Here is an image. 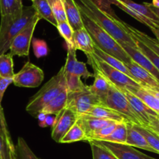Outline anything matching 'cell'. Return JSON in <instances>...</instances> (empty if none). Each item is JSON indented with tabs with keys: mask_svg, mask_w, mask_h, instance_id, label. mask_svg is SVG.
Masks as SVG:
<instances>
[{
	"mask_svg": "<svg viewBox=\"0 0 159 159\" xmlns=\"http://www.w3.org/2000/svg\"><path fill=\"white\" fill-rule=\"evenodd\" d=\"M11 83H12V78H0V104L2 103L5 92Z\"/></svg>",
	"mask_w": 159,
	"mask_h": 159,
	"instance_id": "obj_43",
	"label": "cell"
},
{
	"mask_svg": "<svg viewBox=\"0 0 159 159\" xmlns=\"http://www.w3.org/2000/svg\"><path fill=\"white\" fill-rule=\"evenodd\" d=\"M126 67L130 74L133 75L135 80L141 85V86H148L151 88H159V82L152 75V74L141 68V66L134 62L133 61L126 64Z\"/></svg>",
	"mask_w": 159,
	"mask_h": 159,
	"instance_id": "obj_15",
	"label": "cell"
},
{
	"mask_svg": "<svg viewBox=\"0 0 159 159\" xmlns=\"http://www.w3.org/2000/svg\"><path fill=\"white\" fill-rule=\"evenodd\" d=\"M151 30L152 31L154 35L156 37V40H158V42L159 43V27H152L151 28Z\"/></svg>",
	"mask_w": 159,
	"mask_h": 159,
	"instance_id": "obj_48",
	"label": "cell"
},
{
	"mask_svg": "<svg viewBox=\"0 0 159 159\" xmlns=\"http://www.w3.org/2000/svg\"><path fill=\"white\" fill-rule=\"evenodd\" d=\"M82 116H91V117L99 118V119L110 120L116 121V122L129 123L128 120L124 116L103 105L94 106L85 114L82 115Z\"/></svg>",
	"mask_w": 159,
	"mask_h": 159,
	"instance_id": "obj_19",
	"label": "cell"
},
{
	"mask_svg": "<svg viewBox=\"0 0 159 159\" xmlns=\"http://www.w3.org/2000/svg\"><path fill=\"white\" fill-rule=\"evenodd\" d=\"M119 122H113L112 124H109V125L106 126V127H102V128L99 129V130H96L93 134H92L89 137L86 139V141H90V140H96V141H100V140L103 139L106 137L109 136L113 130L116 127V124Z\"/></svg>",
	"mask_w": 159,
	"mask_h": 159,
	"instance_id": "obj_39",
	"label": "cell"
},
{
	"mask_svg": "<svg viewBox=\"0 0 159 159\" xmlns=\"http://www.w3.org/2000/svg\"><path fill=\"white\" fill-rule=\"evenodd\" d=\"M91 146L92 153H93V159H117L116 156L111 152L107 149L106 148L93 142V141H88Z\"/></svg>",
	"mask_w": 159,
	"mask_h": 159,
	"instance_id": "obj_34",
	"label": "cell"
},
{
	"mask_svg": "<svg viewBox=\"0 0 159 159\" xmlns=\"http://www.w3.org/2000/svg\"><path fill=\"white\" fill-rule=\"evenodd\" d=\"M131 36V35H130ZM132 37V36H131ZM134 39L135 42H136V44H137V48H138L139 51H141L149 60L152 61V63L153 64L154 66L158 69V71H159V56L156 53L154 52L152 50H151L148 47L146 46L144 43L141 41V40H138L137 38L135 37H132Z\"/></svg>",
	"mask_w": 159,
	"mask_h": 159,
	"instance_id": "obj_35",
	"label": "cell"
},
{
	"mask_svg": "<svg viewBox=\"0 0 159 159\" xmlns=\"http://www.w3.org/2000/svg\"><path fill=\"white\" fill-rule=\"evenodd\" d=\"M93 54L95 56V57H98L99 59L102 60V61H104L105 63H107V65H109L110 66H111L112 68H115V69H116V70H118V71H121V72L124 73V74H126L127 75L130 76V78H132L134 80H135L134 78L133 77V75L130 74V72L129 71V70L127 69V68L126 67V65H124L122 61H120L119 59L116 58L115 57H113V56H111V55H110V54H107V53L103 52V51H102L101 50H99V48H98L97 47L95 46V45H94V51H93Z\"/></svg>",
	"mask_w": 159,
	"mask_h": 159,
	"instance_id": "obj_24",
	"label": "cell"
},
{
	"mask_svg": "<svg viewBox=\"0 0 159 159\" xmlns=\"http://www.w3.org/2000/svg\"><path fill=\"white\" fill-rule=\"evenodd\" d=\"M154 7L159 9V0H152V2L151 3Z\"/></svg>",
	"mask_w": 159,
	"mask_h": 159,
	"instance_id": "obj_49",
	"label": "cell"
},
{
	"mask_svg": "<svg viewBox=\"0 0 159 159\" xmlns=\"http://www.w3.org/2000/svg\"><path fill=\"white\" fill-rule=\"evenodd\" d=\"M78 120V115L68 108H65L56 116L55 123L52 127L51 138L55 142L60 143L67 132Z\"/></svg>",
	"mask_w": 159,
	"mask_h": 159,
	"instance_id": "obj_12",
	"label": "cell"
},
{
	"mask_svg": "<svg viewBox=\"0 0 159 159\" xmlns=\"http://www.w3.org/2000/svg\"><path fill=\"white\" fill-rule=\"evenodd\" d=\"M56 116L54 115H47L46 118H45L44 123H43V127H53L55 123Z\"/></svg>",
	"mask_w": 159,
	"mask_h": 159,
	"instance_id": "obj_45",
	"label": "cell"
},
{
	"mask_svg": "<svg viewBox=\"0 0 159 159\" xmlns=\"http://www.w3.org/2000/svg\"><path fill=\"white\" fill-rule=\"evenodd\" d=\"M72 74L80 78L83 77L85 79H89V78L94 77V75L92 74L88 70L86 64L84 63V62L79 61L76 62V65L75 66L74 70H73Z\"/></svg>",
	"mask_w": 159,
	"mask_h": 159,
	"instance_id": "obj_42",
	"label": "cell"
},
{
	"mask_svg": "<svg viewBox=\"0 0 159 159\" xmlns=\"http://www.w3.org/2000/svg\"><path fill=\"white\" fill-rule=\"evenodd\" d=\"M78 122L82 127L86 134V139L94 132L109 124L116 121L110 120L99 119V118L91 117L88 116H78ZM86 141V140H85Z\"/></svg>",
	"mask_w": 159,
	"mask_h": 159,
	"instance_id": "obj_21",
	"label": "cell"
},
{
	"mask_svg": "<svg viewBox=\"0 0 159 159\" xmlns=\"http://www.w3.org/2000/svg\"><path fill=\"white\" fill-rule=\"evenodd\" d=\"M0 159H16L15 145L0 135Z\"/></svg>",
	"mask_w": 159,
	"mask_h": 159,
	"instance_id": "obj_36",
	"label": "cell"
},
{
	"mask_svg": "<svg viewBox=\"0 0 159 159\" xmlns=\"http://www.w3.org/2000/svg\"><path fill=\"white\" fill-rule=\"evenodd\" d=\"M0 135L2 136L8 142L11 143V144H13L12 137H11L10 133L9 131V129H8L6 118H5L4 112H3V109L2 107L1 104H0Z\"/></svg>",
	"mask_w": 159,
	"mask_h": 159,
	"instance_id": "obj_41",
	"label": "cell"
},
{
	"mask_svg": "<svg viewBox=\"0 0 159 159\" xmlns=\"http://www.w3.org/2000/svg\"><path fill=\"white\" fill-rule=\"evenodd\" d=\"M77 50L72 47H68V52H67V58L65 65L63 66L64 72L65 75L72 74L73 70L78 61L77 56H76Z\"/></svg>",
	"mask_w": 159,
	"mask_h": 159,
	"instance_id": "obj_38",
	"label": "cell"
},
{
	"mask_svg": "<svg viewBox=\"0 0 159 159\" xmlns=\"http://www.w3.org/2000/svg\"><path fill=\"white\" fill-rule=\"evenodd\" d=\"M44 79L43 71L37 65L27 61L19 72L14 75L12 83L17 87L37 88Z\"/></svg>",
	"mask_w": 159,
	"mask_h": 159,
	"instance_id": "obj_9",
	"label": "cell"
},
{
	"mask_svg": "<svg viewBox=\"0 0 159 159\" xmlns=\"http://www.w3.org/2000/svg\"><path fill=\"white\" fill-rule=\"evenodd\" d=\"M73 44L76 50L83 51L87 54H93L94 51V43L88 31L85 27L76 30L73 34Z\"/></svg>",
	"mask_w": 159,
	"mask_h": 159,
	"instance_id": "obj_18",
	"label": "cell"
},
{
	"mask_svg": "<svg viewBox=\"0 0 159 159\" xmlns=\"http://www.w3.org/2000/svg\"><path fill=\"white\" fill-rule=\"evenodd\" d=\"M65 80H66V89L68 93L71 92L81 91L87 89L88 85L83 83L81 78L73 74L65 75Z\"/></svg>",
	"mask_w": 159,
	"mask_h": 159,
	"instance_id": "obj_33",
	"label": "cell"
},
{
	"mask_svg": "<svg viewBox=\"0 0 159 159\" xmlns=\"http://www.w3.org/2000/svg\"><path fill=\"white\" fill-rule=\"evenodd\" d=\"M79 10L107 31L120 44L137 48L134 39L118 24L117 16L105 0H75Z\"/></svg>",
	"mask_w": 159,
	"mask_h": 159,
	"instance_id": "obj_1",
	"label": "cell"
},
{
	"mask_svg": "<svg viewBox=\"0 0 159 159\" xmlns=\"http://www.w3.org/2000/svg\"><path fill=\"white\" fill-rule=\"evenodd\" d=\"M111 152L117 159H156L137 150L127 144L112 143L108 141L90 140Z\"/></svg>",
	"mask_w": 159,
	"mask_h": 159,
	"instance_id": "obj_11",
	"label": "cell"
},
{
	"mask_svg": "<svg viewBox=\"0 0 159 159\" xmlns=\"http://www.w3.org/2000/svg\"><path fill=\"white\" fill-rule=\"evenodd\" d=\"M120 89L124 93L128 102H130L133 110L142 121L144 127H147L152 120L155 119V118H159V115L157 114L152 109L149 108L138 96L129 92L126 89Z\"/></svg>",
	"mask_w": 159,
	"mask_h": 159,
	"instance_id": "obj_13",
	"label": "cell"
},
{
	"mask_svg": "<svg viewBox=\"0 0 159 159\" xmlns=\"http://www.w3.org/2000/svg\"><path fill=\"white\" fill-rule=\"evenodd\" d=\"M15 152L16 159H39L21 137L18 138L17 144L15 146Z\"/></svg>",
	"mask_w": 159,
	"mask_h": 159,
	"instance_id": "obj_31",
	"label": "cell"
},
{
	"mask_svg": "<svg viewBox=\"0 0 159 159\" xmlns=\"http://www.w3.org/2000/svg\"><path fill=\"white\" fill-rule=\"evenodd\" d=\"M147 127L159 134V118H155V119L152 120Z\"/></svg>",
	"mask_w": 159,
	"mask_h": 159,
	"instance_id": "obj_44",
	"label": "cell"
},
{
	"mask_svg": "<svg viewBox=\"0 0 159 159\" xmlns=\"http://www.w3.org/2000/svg\"><path fill=\"white\" fill-rule=\"evenodd\" d=\"M102 105V102L95 95L90 93L89 85L87 89L81 91L68 92L66 108L74 112L78 116L85 114L94 106Z\"/></svg>",
	"mask_w": 159,
	"mask_h": 159,
	"instance_id": "obj_8",
	"label": "cell"
},
{
	"mask_svg": "<svg viewBox=\"0 0 159 159\" xmlns=\"http://www.w3.org/2000/svg\"><path fill=\"white\" fill-rule=\"evenodd\" d=\"M68 100V91L64 90L51 102H48L40 113H43L46 115H54L57 116L64 109L66 108Z\"/></svg>",
	"mask_w": 159,
	"mask_h": 159,
	"instance_id": "obj_23",
	"label": "cell"
},
{
	"mask_svg": "<svg viewBox=\"0 0 159 159\" xmlns=\"http://www.w3.org/2000/svg\"><path fill=\"white\" fill-rule=\"evenodd\" d=\"M46 116H47V115L44 114V113H37V120H38L39 125H40L41 127H43V123H44V120H45V118H46Z\"/></svg>",
	"mask_w": 159,
	"mask_h": 159,
	"instance_id": "obj_46",
	"label": "cell"
},
{
	"mask_svg": "<svg viewBox=\"0 0 159 159\" xmlns=\"http://www.w3.org/2000/svg\"><path fill=\"white\" fill-rule=\"evenodd\" d=\"M37 14L33 6H24L21 12L1 16L0 22V55L9 50L12 40L19 33L34 20Z\"/></svg>",
	"mask_w": 159,
	"mask_h": 159,
	"instance_id": "obj_2",
	"label": "cell"
},
{
	"mask_svg": "<svg viewBox=\"0 0 159 159\" xmlns=\"http://www.w3.org/2000/svg\"><path fill=\"white\" fill-rule=\"evenodd\" d=\"M48 2L57 23L66 21L67 18L62 0H48Z\"/></svg>",
	"mask_w": 159,
	"mask_h": 159,
	"instance_id": "obj_37",
	"label": "cell"
},
{
	"mask_svg": "<svg viewBox=\"0 0 159 159\" xmlns=\"http://www.w3.org/2000/svg\"><path fill=\"white\" fill-rule=\"evenodd\" d=\"M86 56L88 58V63L92 67H94L99 70L110 81V83L117 88L127 89L130 87H134V88L141 87L138 82L134 80L130 76L112 68L102 60L95 57L93 54H87Z\"/></svg>",
	"mask_w": 159,
	"mask_h": 159,
	"instance_id": "obj_7",
	"label": "cell"
},
{
	"mask_svg": "<svg viewBox=\"0 0 159 159\" xmlns=\"http://www.w3.org/2000/svg\"><path fill=\"white\" fill-rule=\"evenodd\" d=\"M120 45L134 62L148 71L159 82V71L158 69L141 51H139L137 48H132L125 43H121Z\"/></svg>",
	"mask_w": 159,
	"mask_h": 159,
	"instance_id": "obj_14",
	"label": "cell"
},
{
	"mask_svg": "<svg viewBox=\"0 0 159 159\" xmlns=\"http://www.w3.org/2000/svg\"><path fill=\"white\" fill-rule=\"evenodd\" d=\"M65 89H67L66 80L64 68L62 67L56 75L51 78L34 96L30 99L26 110L30 114L36 116L48 102H51Z\"/></svg>",
	"mask_w": 159,
	"mask_h": 159,
	"instance_id": "obj_4",
	"label": "cell"
},
{
	"mask_svg": "<svg viewBox=\"0 0 159 159\" xmlns=\"http://www.w3.org/2000/svg\"><path fill=\"white\" fill-rule=\"evenodd\" d=\"M23 8L22 0H0L1 16L16 14L21 12Z\"/></svg>",
	"mask_w": 159,
	"mask_h": 159,
	"instance_id": "obj_28",
	"label": "cell"
},
{
	"mask_svg": "<svg viewBox=\"0 0 159 159\" xmlns=\"http://www.w3.org/2000/svg\"><path fill=\"white\" fill-rule=\"evenodd\" d=\"M56 28L58 30L59 34L64 38L67 43V47H72L74 48V44H73V34H74V30H73L72 27L71 25L68 23L67 21H62L57 23Z\"/></svg>",
	"mask_w": 159,
	"mask_h": 159,
	"instance_id": "obj_32",
	"label": "cell"
},
{
	"mask_svg": "<svg viewBox=\"0 0 159 159\" xmlns=\"http://www.w3.org/2000/svg\"><path fill=\"white\" fill-rule=\"evenodd\" d=\"M86 134L78 120L61 140V144H69L80 141H85Z\"/></svg>",
	"mask_w": 159,
	"mask_h": 159,
	"instance_id": "obj_27",
	"label": "cell"
},
{
	"mask_svg": "<svg viewBox=\"0 0 159 159\" xmlns=\"http://www.w3.org/2000/svg\"><path fill=\"white\" fill-rule=\"evenodd\" d=\"M31 1H32L33 8L39 18L40 20L43 19L56 27L57 22L53 14L48 0H31Z\"/></svg>",
	"mask_w": 159,
	"mask_h": 159,
	"instance_id": "obj_25",
	"label": "cell"
},
{
	"mask_svg": "<svg viewBox=\"0 0 159 159\" xmlns=\"http://www.w3.org/2000/svg\"><path fill=\"white\" fill-rule=\"evenodd\" d=\"M103 106L119 113L120 114L124 116L130 124L144 127L142 121L133 110L124 93L119 88L113 85V84L109 89Z\"/></svg>",
	"mask_w": 159,
	"mask_h": 159,
	"instance_id": "obj_5",
	"label": "cell"
},
{
	"mask_svg": "<svg viewBox=\"0 0 159 159\" xmlns=\"http://www.w3.org/2000/svg\"><path fill=\"white\" fill-rule=\"evenodd\" d=\"M13 59L10 54L0 55V78H13Z\"/></svg>",
	"mask_w": 159,
	"mask_h": 159,
	"instance_id": "obj_30",
	"label": "cell"
},
{
	"mask_svg": "<svg viewBox=\"0 0 159 159\" xmlns=\"http://www.w3.org/2000/svg\"><path fill=\"white\" fill-rule=\"evenodd\" d=\"M126 144L132 146L134 148L144 149L148 152L155 153V151L152 148L148 143L147 142L145 138L140 132H138L134 127V124L128 123L127 124V133Z\"/></svg>",
	"mask_w": 159,
	"mask_h": 159,
	"instance_id": "obj_22",
	"label": "cell"
},
{
	"mask_svg": "<svg viewBox=\"0 0 159 159\" xmlns=\"http://www.w3.org/2000/svg\"><path fill=\"white\" fill-rule=\"evenodd\" d=\"M109 4L115 5L149 28L159 27V19L145 4H139L133 0H105Z\"/></svg>",
	"mask_w": 159,
	"mask_h": 159,
	"instance_id": "obj_6",
	"label": "cell"
},
{
	"mask_svg": "<svg viewBox=\"0 0 159 159\" xmlns=\"http://www.w3.org/2000/svg\"><path fill=\"white\" fill-rule=\"evenodd\" d=\"M81 14L84 27L89 34L95 46L103 52L119 59L124 65L132 61L121 45L113 37L83 12H81Z\"/></svg>",
	"mask_w": 159,
	"mask_h": 159,
	"instance_id": "obj_3",
	"label": "cell"
},
{
	"mask_svg": "<svg viewBox=\"0 0 159 159\" xmlns=\"http://www.w3.org/2000/svg\"><path fill=\"white\" fill-rule=\"evenodd\" d=\"M116 21H117L118 24H119L121 27L124 28V29L125 30L128 34H130L132 37H135V38H137L138 40H141L142 43H144L146 46L148 47L151 50H152L154 52L156 53V54L159 56V43L156 39L152 38V37H149L148 35H147V34H144V33L135 29L134 27H133V26H130L129 24L126 23L125 22L121 20L120 19L118 18V17L117 19H116Z\"/></svg>",
	"mask_w": 159,
	"mask_h": 159,
	"instance_id": "obj_17",
	"label": "cell"
},
{
	"mask_svg": "<svg viewBox=\"0 0 159 159\" xmlns=\"http://www.w3.org/2000/svg\"><path fill=\"white\" fill-rule=\"evenodd\" d=\"M144 4H145L146 6H147L148 7L149 9H150L151 10H152V12H153L154 13H155V15H156V16L159 19V9H158V8L154 7V6H152V5L151 4V3H149V2H144Z\"/></svg>",
	"mask_w": 159,
	"mask_h": 159,
	"instance_id": "obj_47",
	"label": "cell"
},
{
	"mask_svg": "<svg viewBox=\"0 0 159 159\" xmlns=\"http://www.w3.org/2000/svg\"><path fill=\"white\" fill-rule=\"evenodd\" d=\"M158 136H159V134H158Z\"/></svg>",
	"mask_w": 159,
	"mask_h": 159,
	"instance_id": "obj_50",
	"label": "cell"
},
{
	"mask_svg": "<svg viewBox=\"0 0 159 159\" xmlns=\"http://www.w3.org/2000/svg\"><path fill=\"white\" fill-rule=\"evenodd\" d=\"M40 19L38 16H36L32 22L26 28L20 31L18 35L12 40L11 46L9 48L12 56H19V57H27L30 54V47L32 42L33 35L37 23Z\"/></svg>",
	"mask_w": 159,
	"mask_h": 159,
	"instance_id": "obj_10",
	"label": "cell"
},
{
	"mask_svg": "<svg viewBox=\"0 0 159 159\" xmlns=\"http://www.w3.org/2000/svg\"><path fill=\"white\" fill-rule=\"evenodd\" d=\"M65 8L67 21L68 22L73 30L83 28L82 14L75 0H62Z\"/></svg>",
	"mask_w": 159,
	"mask_h": 159,
	"instance_id": "obj_20",
	"label": "cell"
},
{
	"mask_svg": "<svg viewBox=\"0 0 159 159\" xmlns=\"http://www.w3.org/2000/svg\"><path fill=\"white\" fill-rule=\"evenodd\" d=\"M93 71H94V78L95 80L93 85L89 86V90L90 93H93V95L99 98L103 105L104 102L107 98V93H108L109 89H110L112 84L110 83V81L100 72L98 69L93 67Z\"/></svg>",
	"mask_w": 159,
	"mask_h": 159,
	"instance_id": "obj_16",
	"label": "cell"
},
{
	"mask_svg": "<svg viewBox=\"0 0 159 159\" xmlns=\"http://www.w3.org/2000/svg\"><path fill=\"white\" fill-rule=\"evenodd\" d=\"M31 43L33 45L34 54L37 58H40L48 55V47L44 40L35 38L32 40Z\"/></svg>",
	"mask_w": 159,
	"mask_h": 159,
	"instance_id": "obj_40",
	"label": "cell"
},
{
	"mask_svg": "<svg viewBox=\"0 0 159 159\" xmlns=\"http://www.w3.org/2000/svg\"><path fill=\"white\" fill-rule=\"evenodd\" d=\"M134 127L138 132H140L144 136L147 142L152 147V148L155 151V153L159 155V136L158 134L154 132L151 129L143 127V126L134 125Z\"/></svg>",
	"mask_w": 159,
	"mask_h": 159,
	"instance_id": "obj_29",
	"label": "cell"
},
{
	"mask_svg": "<svg viewBox=\"0 0 159 159\" xmlns=\"http://www.w3.org/2000/svg\"><path fill=\"white\" fill-rule=\"evenodd\" d=\"M127 124L126 122H119L116 124L113 131L109 136L106 137L100 141H108L112 143L126 144L127 133Z\"/></svg>",
	"mask_w": 159,
	"mask_h": 159,
	"instance_id": "obj_26",
	"label": "cell"
}]
</instances>
